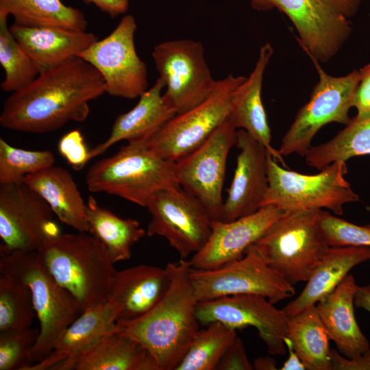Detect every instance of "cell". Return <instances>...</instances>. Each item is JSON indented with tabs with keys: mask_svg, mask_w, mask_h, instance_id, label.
Listing matches in <instances>:
<instances>
[{
	"mask_svg": "<svg viewBox=\"0 0 370 370\" xmlns=\"http://www.w3.org/2000/svg\"><path fill=\"white\" fill-rule=\"evenodd\" d=\"M105 92L99 72L75 56L40 73L27 86L10 93L3 105L0 125L21 132H53L70 121L86 120L89 102Z\"/></svg>",
	"mask_w": 370,
	"mask_h": 370,
	"instance_id": "1",
	"label": "cell"
},
{
	"mask_svg": "<svg viewBox=\"0 0 370 370\" xmlns=\"http://www.w3.org/2000/svg\"><path fill=\"white\" fill-rule=\"evenodd\" d=\"M170 287L162 299L136 319L116 323L115 330L140 343L159 370H175L200 330L199 301L190 280L189 260L166 265Z\"/></svg>",
	"mask_w": 370,
	"mask_h": 370,
	"instance_id": "2",
	"label": "cell"
},
{
	"mask_svg": "<svg viewBox=\"0 0 370 370\" xmlns=\"http://www.w3.org/2000/svg\"><path fill=\"white\" fill-rule=\"evenodd\" d=\"M36 253L82 312L108 300L117 271L103 245L90 233L60 234L47 240Z\"/></svg>",
	"mask_w": 370,
	"mask_h": 370,
	"instance_id": "3",
	"label": "cell"
},
{
	"mask_svg": "<svg viewBox=\"0 0 370 370\" xmlns=\"http://www.w3.org/2000/svg\"><path fill=\"white\" fill-rule=\"evenodd\" d=\"M86 182L90 192L115 195L145 208L157 192L180 188L175 162L160 156L145 140L128 143L114 155L96 162Z\"/></svg>",
	"mask_w": 370,
	"mask_h": 370,
	"instance_id": "4",
	"label": "cell"
},
{
	"mask_svg": "<svg viewBox=\"0 0 370 370\" xmlns=\"http://www.w3.org/2000/svg\"><path fill=\"white\" fill-rule=\"evenodd\" d=\"M321 210L284 211L250 246L293 286L307 282L330 247L321 227Z\"/></svg>",
	"mask_w": 370,
	"mask_h": 370,
	"instance_id": "5",
	"label": "cell"
},
{
	"mask_svg": "<svg viewBox=\"0 0 370 370\" xmlns=\"http://www.w3.org/2000/svg\"><path fill=\"white\" fill-rule=\"evenodd\" d=\"M0 273L21 280L31 291L40 324L38 338L30 355L32 366L53 349L82 310L75 297L47 271L36 252L1 255Z\"/></svg>",
	"mask_w": 370,
	"mask_h": 370,
	"instance_id": "6",
	"label": "cell"
},
{
	"mask_svg": "<svg viewBox=\"0 0 370 370\" xmlns=\"http://www.w3.org/2000/svg\"><path fill=\"white\" fill-rule=\"evenodd\" d=\"M363 0H250L259 11L277 8L297 33L300 46L311 58L325 63L342 49L352 31V18Z\"/></svg>",
	"mask_w": 370,
	"mask_h": 370,
	"instance_id": "7",
	"label": "cell"
},
{
	"mask_svg": "<svg viewBox=\"0 0 370 370\" xmlns=\"http://www.w3.org/2000/svg\"><path fill=\"white\" fill-rule=\"evenodd\" d=\"M347 171L346 162H335L318 173L303 174L280 166L269 153L268 188L260 208L271 206L284 211L327 208L341 215L344 205L359 200L345 178Z\"/></svg>",
	"mask_w": 370,
	"mask_h": 370,
	"instance_id": "8",
	"label": "cell"
},
{
	"mask_svg": "<svg viewBox=\"0 0 370 370\" xmlns=\"http://www.w3.org/2000/svg\"><path fill=\"white\" fill-rule=\"evenodd\" d=\"M310 58L318 73L319 81L310 100L298 111L282 140L278 150L282 156L293 153L304 156L322 127L333 122L347 125L351 121L348 114L360 80V71L333 77L324 71L317 60Z\"/></svg>",
	"mask_w": 370,
	"mask_h": 370,
	"instance_id": "9",
	"label": "cell"
},
{
	"mask_svg": "<svg viewBox=\"0 0 370 370\" xmlns=\"http://www.w3.org/2000/svg\"><path fill=\"white\" fill-rule=\"evenodd\" d=\"M245 79L230 74L217 79L205 101L177 114L145 141L162 158L176 162L200 145L228 118L233 92Z\"/></svg>",
	"mask_w": 370,
	"mask_h": 370,
	"instance_id": "10",
	"label": "cell"
},
{
	"mask_svg": "<svg viewBox=\"0 0 370 370\" xmlns=\"http://www.w3.org/2000/svg\"><path fill=\"white\" fill-rule=\"evenodd\" d=\"M151 56L165 84L164 97L177 114L200 104L214 90L217 80L211 74L200 42L164 41L153 47Z\"/></svg>",
	"mask_w": 370,
	"mask_h": 370,
	"instance_id": "11",
	"label": "cell"
},
{
	"mask_svg": "<svg viewBox=\"0 0 370 370\" xmlns=\"http://www.w3.org/2000/svg\"><path fill=\"white\" fill-rule=\"evenodd\" d=\"M189 276L199 302L227 295L255 294L275 304L295 295L294 286L271 268L251 247L243 258L218 269L191 267Z\"/></svg>",
	"mask_w": 370,
	"mask_h": 370,
	"instance_id": "12",
	"label": "cell"
},
{
	"mask_svg": "<svg viewBox=\"0 0 370 370\" xmlns=\"http://www.w3.org/2000/svg\"><path fill=\"white\" fill-rule=\"evenodd\" d=\"M48 204L24 182L0 184V253L36 252L60 229Z\"/></svg>",
	"mask_w": 370,
	"mask_h": 370,
	"instance_id": "13",
	"label": "cell"
},
{
	"mask_svg": "<svg viewBox=\"0 0 370 370\" xmlns=\"http://www.w3.org/2000/svg\"><path fill=\"white\" fill-rule=\"evenodd\" d=\"M136 29L135 18L125 15L110 34L77 56L99 72L112 97L133 99L148 89L147 66L135 46Z\"/></svg>",
	"mask_w": 370,
	"mask_h": 370,
	"instance_id": "14",
	"label": "cell"
},
{
	"mask_svg": "<svg viewBox=\"0 0 370 370\" xmlns=\"http://www.w3.org/2000/svg\"><path fill=\"white\" fill-rule=\"evenodd\" d=\"M237 129L227 118L200 145L175 162L180 187L195 197L212 220H221L226 162Z\"/></svg>",
	"mask_w": 370,
	"mask_h": 370,
	"instance_id": "15",
	"label": "cell"
},
{
	"mask_svg": "<svg viewBox=\"0 0 370 370\" xmlns=\"http://www.w3.org/2000/svg\"><path fill=\"white\" fill-rule=\"evenodd\" d=\"M146 208L151 215L147 235L165 238L181 259L197 253L210 234L212 219L210 214L181 187L157 192Z\"/></svg>",
	"mask_w": 370,
	"mask_h": 370,
	"instance_id": "16",
	"label": "cell"
},
{
	"mask_svg": "<svg viewBox=\"0 0 370 370\" xmlns=\"http://www.w3.org/2000/svg\"><path fill=\"white\" fill-rule=\"evenodd\" d=\"M197 316L203 325L219 321L234 330L253 326L265 343L269 354H286L284 340L288 316L263 296L239 294L199 301Z\"/></svg>",
	"mask_w": 370,
	"mask_h": 370,
	"instance_id": "17",
	"label": "cell"
},
{
	"mask_svg": "<svg viewBox=\"0 0 370 370\" xmlns=\"http://www.w3.org/2000/svg\"><path fill=\"white\" fill-rule=\"evenodd\" d=\"M284 212L267 206L234 221L212 220L206 243L189 260L191 267L212 270L243 258Z\"/></svg>",
	"mask_w": 370,
	"mask_h": 370,
	"instance_id": "18",
	"label": "cell"
},
{
	"mask_svg": "<svg viewBox=\"0 0 370 370\" xmlns=\"http://www.w3.org/2000/svg\"><path fill=\"white\" fill-rule=\"evenodd\" d=\"M239 149L234 175L223 201L221 221L228 222L260 208L268 188L266 147L243 130H237Z\"/></svg>",
	"mask_w": 370,
	"mask_h": 370,
	"instance_id": "19",
	"label": "cell"
},
{
	"mask_svg": "<svg viewBox=\"0 0 370 370\" xmlns=\"http://www.w3.org/2000/svg\"><path fill=\"white\" fill-rule=\"evenodd\" d=\"M117 314L108 301L83 311L64 332L53 349L27 370H72L75 362L116 327Z\"/></svg>",
	"mask_w": 370,
	"mask_h": 370,
	"instance_id": "20",
	"label": "cell"
},
{
	"mask_svg": "<svg viewBox=\"0 0 370 370\" xmlns=\"http://www.w3.org/2000/svg\"><path fill=\"white\" fill-rule=\"evenodd\" d=\"M170 285L171 276L166 267L139 264L117 271L107 301L116 311L117 322L130 321L153 308Z\"/></svg>",
	"mask_w": 370,
	"mask_h": 370,
	"instance_id": "21",
	"label": "cell"
},
{
	"mask_svg": "<svg viewBox=\"0 0 370 370\" xmlns=\"http://www.w3.org/2000/svg\"><path fill=\"white\" fill-rule=\"evenodd\" d=\"M164 81L158 77L140 97L136 105L114 121L108 138L89 150V160L103 153L114 144L145 140L177 114L164 97Z\"/></svg>",
	"mask_w": 370,
	"mask_h": 370,
	"instance_id": "22",
	"label": "cell"
},
{
	"mask_svg": "<svg viewBox=\"0 0 370 370\" xmlns=\"http://www.w3.org/2000/svg\"><path fill=\"white\" fill-rule=\"evenodd\" d=\"M273 53L270 43L260 47L253 71L233 92L228 119L237 130L247 132L283 163L282 156L271 144V130L261 96L264 73Z\"/></svg>",
	"mask_w": 370,
	"mask_h": 370,
	"instance_id": "23",
	"label": "cell"
},
{
	"mask_svg": "<svg viewBox=\"0 0 370 370\" xmlns=\"http://www.w3.org/2000/svg\"><path fill=\"white\" fill-rule=\"evenodd\" d=\"M357 287L354 275L349 273L332 293L315 304L330 340L340 354L349 358L370 349L354 315Z\"/></svg>",
	"mask_w": 370,
	"mask_h": 370,
	"instance_id": "24",
	"label": "cell"
},
{
	"mask_svg": "<svg viewBox=\"0 0 370 370\" xmlns=\"http://www.w3.org/2000/svg\"><path fill=\"white\" fill-rule=\"evenodd\" d=\"M10 32L40 73L77 56L98 40L86 30L58 27H27L12 24Z\"/></svg>",
	"mask_w": 370,
	"mask_h": 370,
	"instance_id": "25",
	"label": "cell"
},
{
	"mask_svg": "<svg viewBox=\"0 0 370 370\" xmlns=\"http://www.w3.org/2000/svg\"><path fill=\"white\" fill-rule=\"evenodd\" d=\"M369 259L370 247H330L301 293L283 311L292 316L314 306L332 293L354 267Z\"/></svg>",
	"mask_w": 370,
	"mask_h": 370,
	"instance_id": "26",
	"label": "cell"
},
{
	"mask_svg": "<svg viewBox=\"0 0 370 370\" xmlns=\"http://www.w3.org/2000/svg\"><path fill=\"white\" fill-rule=\"evenodd\" d=\"M24 183L48 204L62 223L78 232H88L86 203L66 169L53 165L27 175Z\"/></svg>",
	"mask_w": 370,
	"mask_h": 370,
	"instance_id": "27",
	"label": "cell"
},
{
	"mask_svg": "<svg viewBox=\"0 0 370 370\" xmlns=\"http://www.w3.org/2000/svg\"><path fill=\"white\" fill-rule=\"evenodd\" d=\"M74 370H159L138 342L116 330L108 334L75 362Z\"/></svg>",
	"mask_w": 370,
	"mask_h": 370,
	"instance_id": "28",
	"label": "cell"
},
{
	"mask_svg": "<svg viewBox=\"0 0 370 370\" xmlns=\"http://www.w3.org/2000/svg\"><path fill=\"white\" fill-rule=\"evenodd\" d=\"M86 213L88 232L103 245L114 263L129 260L132 246L147 234L138 221L118 217L92 196L88 198Z\"/></svg>",
	"mask_w": 370,
	"mask_h": 370,
	"instance_id": "29",
	"label": "cell"
},
{
	"mask_svg": "<svg viewBox=\"0 0 370 370\" xmlns=\"http://www.w3.org/2000/svg\"><path fill=\"white\" fill-rule=\"evenodd\" d=\"M12 16L21 27H58L86 30L88 22L79 9L61 0H0V17Z\"/></svg>",
	"mask_w": 370,
	"mask_h": 370,
	"instance_id": "30",
	"label": "cell"
},
{
	"mask_svg": "<svg viewBox=\"0 0 370 370\" xmlns=\"http://www.w3.org/2000/svg\"><path fill=\"white\" fill-rule=\"evenodd\" d=\"M286 337L308 370H331L330 338L315 308L288 316Z\"/></svg>",
	"mask_w": 370,
	"mask_h": 370,
	"instance_id": "31",
	"label": "cell"
},
{
	"mask_svg": "<svg viewBox=\"0 0 370 370\" xmlns=\"http://www.w3.org/2000/svg\"><path fill=\"white\" fill-rule=\"evenodd\" d=\"M370 154V118H354L330 140L311 147L304 155L306 163L322 170L335 162Z\"/></svg>",
	"mask_w": 370,
	"mask_h": 370,
	"instance_id": "32",
	"label": "cell"
},
{
	"mask_svg": "<svg viewBox=\"0 0 370 370\" xmlns=\"http://www.w3.org/2000/svg\"><path fill=\"white\" fill-rule=\"evenodd\" d=\"M199 330L175 370H214L236 337V330L219 321Z\"/></svg>",
	"mask_w": 370,
	"mask_h": 370,
	"instance_id": "33",
	"label": "cell"
},
{
	"mask_svg": "<svg viewBox=\"0 0 370 370\" xmlns=\"http://www.w3.org/2000/svg\"><path fill=\"white\" fill-rule=\"evenodd\" d=\"M6 17H0V64L5 73L1 88L4 92L12 93L30 84L40 71L12 35Z\"/></svg>",
	"mask_w": 370,
	"mask_h": 370,
	"instance_id": "34",
	"label": "cell"
},
{
	"mask_svg": "<svg viewBox=\"0 0 370 370\" xmlns=\"http://www.w3.org/2000/svg\"><path fill=\"white\" fill-rule=\"evenodd\" d=\"M36 314L29 288L7 274L0 275V332L30 328Z\"/></svg>",
	"mask_w": 370,
	"mask_h": 370,
	"instance_id": "35",
	"label": "cell"
},
{
	"mask_svg": "<svg viewBox=\"0 0 370 370\" xmlns=\"http://www.w3.org/2000/svg\"><path fill=\"white\" fill-rule=\"evenodd\" d=\"M55 156L49 150H27L0 138V184L24 182L25 177L53 166Z\"/></svg>",
	"mask_w": 370,
	"mask_h": 370,
	"instance_id": "36",
	"label": "cell"
},
{
	"mask_svg": "<svg viewBox=\"0 0 370 370\" xmlns=\"http://www.w3.org/2000/svg\"><path fill=\"white\" fill-rule=\"evenodd\" d=\"M39 329L0 332V370H27Z\"/></svg>",
	"mask_w": 370,
	"mask_h": 370,
	"instance_id": "37",
	"label": "cell"
},
{
	"mask_svg": "<svg viewBox=\"0 0 370 370\" xmlns=\"http://www.w3.org/2000/svg\"><path fill=\"white\" fill-rule=\"evenodd\" d=\"M321 227L330 247H370V225H358L321 210Z\"/></svg>",
	"mask_w": 370,
	"mask_h": 370,
	"instance_id": "38",
	"label": "cell"
},
{
	"mask_svg": "<svg viewBox=\"0 0 370 370\" xmlns=\"http://www.w3.org/2000/svg\"><path fill=\"white\" fill-rule=\"evenodd\" d=\"M58 149L60 155L75 170L82 169L89 161V150L78 130L65 134L60 138Z\"/></svg>",
	"mask_w": 370,
	"mask_h": 370,
	"instance_id": "39",
	"label": "cell"
},
{
	"mask_svg": "<svg viewBox=\"0 0 370 370\" xmlns=\"http://www.w3.org/2000/svg\"><path fill=\"white\" fill-rule=\"evenodd\" d=\"M360 80L353 95L352 106L356 108V120L370 118V64L360 70Z\"/></svg>",
	"mask_w": 370,
	"mask_h": 370,
	"instance_id": "40",
	"label": "cell"
},
{
	"mask_svg": "<svg viewBox=\"0 0 370 370\" xmlns=\"http://www.w3.org/2000/svg\"><path fill=\"white\" fill-rule=\"evenodd\" d=\"M217 369L252 370L253 365L249 361L242 341L237 336L229 346Z\"/></svg>",
	"mask_w": 370,
	"mask_h": 370,
	"instance_id": "41",
	"label": "cell"
},
{
	"mask_svg": "<svg viewBox=\"0 0 370 370\" xmlns=\"http://www.w3.org/2000/svg\"><path fill=\"white\" fill-rule=\"evenodd\" d=\"M331 370H370V349L353 358H347L330 349Z\"/></svg>",
	"mask_w": 370,
	"mask_h": 370,
	"instance_id": "42",
	"label": "cell"
},
{
	"mask_svg": "<svg viewBox=\"0 0 370 370\" xmlns=\"http://www.w3.org/2000/svg\"><path fill=\"white\" fill-rule=\"evenodd\" d=\"M84 3L93 4L111 18L125 14L129 8L130 0H82Z\"/></svg>",
	"mask_w": 370,
	"mask_h": 370,
	"instance_id": "43",
	"label": "cell"
},
{
	"mask_svg": "<svg viewBox=\"0 0 370 370\" xmlns=\"http://www.w3.org/2000/svg\"><path fill=\"white\" fill-rule=\"evenodd\" d=\"M284 343L286 348L288 352V357L286 360L284 362L280 370H304L306 367L301 359L295 352L292 341L288 338H284Z\"/></svg>",
	"mask_w": 370,
	"mask_h": 370,
	"instance_id": "44",
	"label": "cell"
},
{
	"mask_svg": "<svg viewBox=\"0 0 370 370\" xmlns=\"http://www.w3.org/2000/svg\"><path fill=\"white\" fill-rule=\"evenodd\" d=\"M355 306L370 313V284L358 286L354 298Z\"/></svg>",
	"mask_w": 370,
	"mask_h": 370,
	"instance_id": "45",
	"label": "cell"
},
{
	"mask_svg": "<svg viewBox=\"0 0 370 370\" xmlns=\"http://www.w3.org/2000/svg\"><path fill=\"white\" fill-rule=\"evenodd\" d=\"M254 369L256 370H276L275 360L270 356L258 357L253 362Z\"/></svg>",
	"mask_w": 370,
	"mask_h": 370,
	"instance_id": "46",
	"label": "cell"
}]
</instances>
